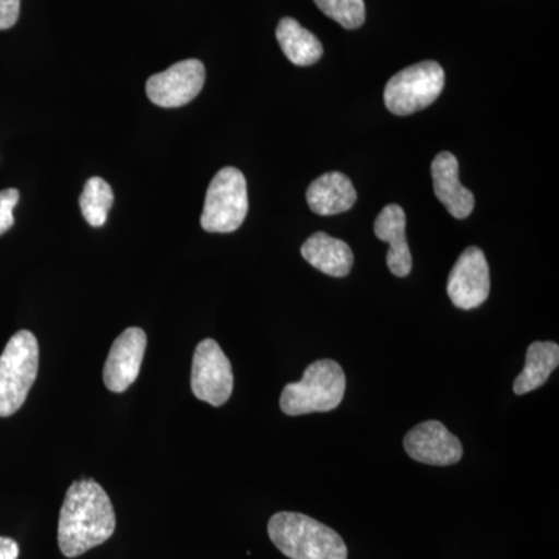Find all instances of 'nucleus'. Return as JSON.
<instances>
[{
  "label": "nucleus",
  "mask_w": 559,
  "mask_h": 559,
  "mask_svg": "<svg viewBox=\"0 0 559 559\" xmlns=\"http://www.w3.org/2000/svg\"><path fill=\"white\" fill-rule=\"evenodd\" d=\"M116 511L108 492L92 479L73 481L60 513L58 544L66 558L102 546L116 532Z\"/></svg>",
  "instance_id": "obj_1"
},
{
  "label": "nucleus",
  "mask_w": 559,
  "mask_h": 559,
  "mask_svg": "<svg viewBox=\"0 0 559 559\" xmlns=\"http://www.w3.org/2000/svg\"><path fill=\"white\" fill-rule=\"evenodd\" d=\"M267 533L274 546L289 559L348 558L341 535L307 514L280 511L271 518Z\"/></svg>",
  "instance_id": "obj_2"
},
{
  "label": "nucleus",
  "mask_w": 559,
  "mask_h": 559,
  "mask_svg": "<svg viewBox=\"0 0 559 559\" xmlns=\"http://www.w3.org/2000/svg\"><path fill=\"white\" fill-rule=\"evenodd\" d=\"M344 370L336 360L320 359L304 371L299 382H290L280 396V409L289 417L336 409L345 395Z\"/></svg>",
  "instance_id": "obj_3"
},
{
  "label": "nucleus",
  "mask_w": 559,
  "mask_h": 559,
  "mask_svg": "<svg viewBox=\"0 0 559 559\" xmlns=\"http://www.w3.org/2000/svg\"><path fill=\"white\" fill-rule=\"evenodd\" d=\"M39 347L31 331H17L0 356V417L21 409L38 377Z\"/></svg>",
  "instance_id": "obj_4"
},
{
  "label": "nucleus",
  "mask_w": 559,
  "mask_h": 559,
  "mask_svg": "<svg viewBox=\"0 0 559 559\" xmlns=\"http://www.w3.org/2000/svg\"><path fill=\"white\" fill-rule=\"evenodd\" d=\"M248 183L234 167L216 173L205 194L201 226L210 234H231L240 229L248 216Z\"/></svg>",
  "instance_id": "obj_5"
},
{
  "label": "nucleus",
  "mask_w": 559,
  "mask_h": 559,
  "mask_svg": "<svg viewBox=\"0 0 559 559\" xmlns=\"http://www.w3.org/2000/svg\"><path fill=\"white\" fill-rule=\"evenodd\" d=\"M444 87V70L439 62L409 66L389 80L384 90L385 108L395 116H411L429 108Z\"/></svg>",
  "instance_id": "obj_6"
},
{
  "label": "nucleus",
  "mask_w": 559,
  "mask_h": 559,
  "mask_svg": "<svg viewBox=\"0 0 559 559\" xmlns=\"http://www.w3.org/2000/svg\"><path fill=\"white\" fill-rule=\"evenodd\" d=\"M191 390L198 400L219 407L234 392V371L218 342L202 341L197 347L191 367Z\"/></svg>",
  "instance_id": "obj_7"
},
{
  "label": "nucleus",
  "mask_w": 559,
  "mask_h": 559,
  "mask_svg": "<svg viewBox=\"0 0 559 559\" xmlns=\"http://www.w3.org/2000/svg\"><path fill=\"white\" fill-rule=\"evenodd\" d=\"M204 83L205 68L200 60L180 61L151 76L146 83V95L160 108H180L200 95Z\"/></svg>",
  "instance_id": "obj_8"
},
{
  "label": "nucleus",
  "mask_w": 559,
  "mask_h": 559,
  "mask_svg": "<svg viewBox=\"0 0 559 559\" xmlns=\"http://www.w3.org/2000/svg\"><path fill=\"white\" fill-rule=\"evenodd\" d=\"M489 267L484 250L466 248L459 257L448 278V296L460 310H474L488 299Z\"/></svg>",
  "instance_id": "obj_9"
},
{
  "label": "nucleus",
  "mask_w": 559,
  "mask_h": 559,
  "mask_svg": "<svg viewBox=\"0 0 559 559\" xmlns=\"http://www.w3.org/2000/svg\"><path fill=\"white\" fill-rule=\"evenodd\" d=\"M404 450L411 459L430 466H451L462 460V441L443 423H419L404 437Z\"/></svg>",
  "instance_id": "obj_10"
},
{
  "label": "nucleus",
  "mask_w": 559,
  "mask_h": 559,
  "mask_svg": "<svg viewBox=\"0 0 559 559\" xmlns=\"http://www.w3.org/2000/svg\"><path fill=\"white\" fill-rule=\"evenodd\" d=\"M146 333L138 326L124 330L110 347L103 381L110 392H124L134 384L146 349Z\"/></svg>",
  "instance_id": "obj_11"
},
{
  "label": "nucleus",
  "mask_w": 559,
  "mask_h": 559,
  "mask_svg": "<svg viewBox=\"0 0 559 559\" xmlns=\"http://www.w3.org/2000/svg\"><path fill=\"white\" fill-rule=\"evenodd\" d=\"M430 171H432L437 200L447 207L454 218H468L473 213L476 200H474L473 191L460 182L457 157L448 151L437 154Z\"/></svg>",
  "instance_id": "obj_12"
},
{
  "label": "nucleus",
  "mask_w": 559,
  "mask_h": 559,
  "mask_svg": "<svg viewBox=\"0 0 559 559\" xmlns=\"http://www.w3.org/2000/svg\"><path fill=\"white\" fill-rule=\"evenodd\" d=\"M374 235L389 242L388 266L396 277H407L412 271V253L406 238V213L396 204L385 205L377 221Z\"/></svg>",
  "instance_id": "obj_13"
},
{
  "label": "nucleus",
  "mask_w": 559,
  "mask_h": 559,
  "mask_svg": "<svg viewBox=\"0 0 559 559\" xmlns=\"http://www.w3.org/2000/svg\"><path fill=\"white\" fill-rule=\"evenodd\" d=\"M358 200L355 186L348 176L331 171L320 176L308 187L307 201L312 212L320 216L347 212Z\"/></svg>",
  "instance_id": "obj_14"
},
{
  "label": "nucleus",
  "mask_w": 559,
  "mask_h": 559,
  "mask_svg": "<svg viewBox=\"0 0 559 559\" xmlns=\"http://www.w3.org/2000/svg\"><path fill=\"white\" fill-rule=\"evenodd\" d=\"M300 252L312 267L330 277H347L355 263V255L347 242L330 237L323 231L311 235L301 246Z\"/></svg>",
  "instance_id": "obj_15"
},
{
  "label": "nucleus",
  "mask_w": 559,
  "mask_h": 559,
  "mask_svg": "<svg viewBox=\"0 0 559 559\" xmlns=\"http://www.w3.org/2000/svg\"><path fill=\"white\" fill-rule=\"evenodd\" d=\"M559 366V345L557 342H533L527 348L524 370L514 380L513 392L525 395L543 388L554 370Z\"/></svg>",
  "instance_id": "obj_16"
},
{
  "label": "nucleus",
  "mask_w": 559,
  "mask_h": 559,
  "mask_svg": "<svg viewBox=\"0 0 559 559\" xmlns=\"http://www.w3.org/2000/svg\"><path fill=\"white\" fill-rule=\"evenodd\" d=\"M275 35L283 53L293 64L311 66L322 58L323 47L318 36L301 27L293 17H283Z\"/></svg>",
  "instance_id": "obj_17"
},
{
  "label": "nucleus",
  "mask_w": 559,
  "mask_h": 559,
  "mask_svg": "<svg viewBox=\"0 0 559 559\" xmlns=\"http://www.w3.org/2000/svg\"><path fill=\"white\" fill-rule=\"evenodd\" d=\"M114 204L112 189L105 179L91 178L80 197L81 213L92 227H102Z\"/></svg>",
  "instance_id": "obj_18"
},
{
  "label": "nucleus",
  "mask_w": 559,
  "mask_h": 559,
  "mask_svg": "<svg viewBox=\"0 0 559 559\" xmlns=\"http://www.w3.org/2000/svg\"><path fill=\"white\" fill-rule=\"evenodd\" d=\"M318 9L347 31H355L366 21L364 0H314Z\"/></svg>",
  "instance_id": "obj_19"
},
{
  "label": "nucleus",
  "mask_w": 559,
  "mask_h": 559,
  "mask_svg": "<svg viewBox=\"0 0 559 559\" xmlns=\"http://www.w3.org/2000/svg\"><path fill=\"white\" fill-rule=\"evenodd\" d=\"M17 202H20V191L16 189L0 191V235L5 234L13 227V210Z\"/></svg>",
  "instance_id": "obj_20"
},
{
  "label": "nucleus",
  "mask_w": 559,
  "mask_h": 559,
  "mask_svg": "<svg viewBox=\"0 0 559 559\" xmlns=\"http://www.w3.org/2000/svg\"><path fill=\"white\" fill-rule=\"evenodd\" d=\"M21 0H0V31L13 27L20 17Z\"/></svg>",
  "instance_id": "obj_21"
},
{
  "label": "nucleus",
  "mask_w": 559,
  "mask_h": 559,
  "mask_svg": "<svg viewBox=\"0 0 559 559\" xmlns=\"http://www.w3.org/2000/svg\"><path fill=\"white\" fill-rule=\"evenodd\" d=\"M17 557H20V546L16 540L0 536V559H17Z\"/></svg>",
  "instance_id": "obj_22"
}]
</instances>
